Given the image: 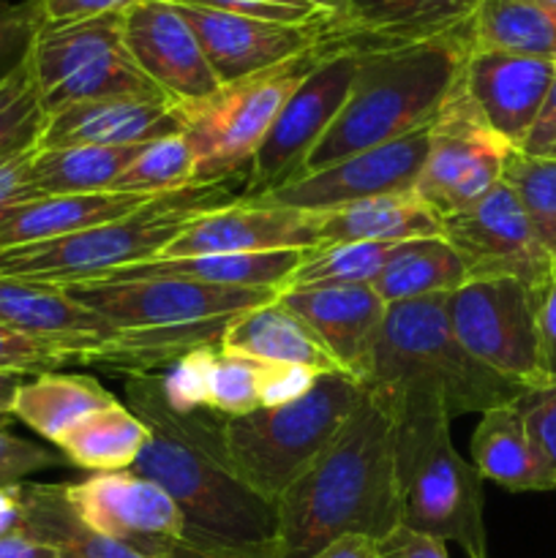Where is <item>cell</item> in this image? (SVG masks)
Segmentation results:
<instances>
[{"mask_svg": "<svg viewBox=\"0 0 556 558\" xmlns=\"http://www.w3.org/2000/svg\"><path fill=\"white\" fill-rule=\"evenodd\" d=\"M238 196L227 185H194L153 199L118 221L80 229L44 243L0 251V278L44 287H80L98 281L120 267L161 256V251L202 210L221 207Z\"/></svg>", "mask_w": 556, "mask_h": 558, "instance_id": "6", "label": "cell"}, {"mask_svg": "<svg viewBox=\"0 0 556 558\" xmlns=\"http://www.w3.org/2000/svg\"><path fill=\"white\" fill-rule=\"evenodd\" d=\"M125 407L147 425L150 439L129 472L158 485L183 512L185 529L227 543H273L276 507L240 483L227 458L221 414L174 412L158 374L125 379Z\"/></svg>", "mask_w": 556, "mask_h": 558, "instance_id": "2", "label": "cell"}, {"mask_svg": "<svg viewBox=\"0 0 556 558\" xmlns=\"http://www.w3.org/2000/svg\"><path fill=\"white\" fill-rule=\"evenodd\" d=\"M325 52L322 47L265 74L223 85L205 101L180 107L185 114L183 136L196 156V185H227V180L249 174L273 120Z\"/></svg>", "mask_w": 556, "mask_h": 558, "instance_id": "8", "label": "cell"}, {"mask_svg": "<svg viewBox=\"0 0 556 558\" xmlns=\"http://www.w3.org/2000/svg\"><path fill=\"white\" fill-rule=\"evenodd\" d=\"M123 44L142 74L178 107L221 90L200 38L169 0H142L123 11Z\"/></svg>", "mask_w": 556, "mask_h": 558, "instance_id": "17", "label": "cell"}, {"mask_svg": "<svg viewBox=\"0 0 556 558\" xmlns=\"http://www.w3.org/2000/svg\"><path fill=\"white\" fill-rule=\"evenodd\" d=\"M71 363V354L58 343L38 341V338L16 332L11 327L0 325V374L16 376H41L52 374L60 365Z\"/></svg>", "mask_w": 556, "mask_h": 558, "instance_id": "43", "label": "cell"}, {"mask_svg": "<svg viewBox=\"0 0 556 558\" xmlns=\"http://www.w3.org/2000/svg\"><path fill=\"white\" fill-rule=\"evenodd\" d=\"M325 343L343 374L365 381L387 319V303L371 287H305L278 294Z\"/></svg>", "mask_w": 556, "mask_h": 558, "instance_id": "22", "label": "cell"}, {"mask_svg": "<svg viewBox=\"0 0 556 558\" xmlns=\"http://www.w3.org/2000/svg\"><path fill=\"white\" fill-rule=\"evenodd\" d=\"M47 114L76 104L167 98L131 60L123 14L38 27L27 52Z\"/></svg>", "mask_w": 556, "mask_h": 558, "instance_id": "9", "label": "cell"}, {"mask_svg": "<svg viewBox=\"0 0 556 558\" xmlns=\"http://www.w3.org/2000/svg\"><path fill=\"white\" fill-rule=\"evenodd\" d=\"M273 507L281 558H314L349 534L379 543L401 526L390 403L363 385L336 439Z\"/></svg>", "mask_w": 556, "mask_h": 558, "instance_id": "1", "label": "cell"}, {"mask_svg": "<svg viewBox=\"0 0 556 558\" xmlns=\"http://www.w3.org/2000/svg\"><path fill=\"white\" fill-rule=\"evenodd\" d=\"M118 398L85 374H41L22 381L14 396V417L58 445L60 436L74 428L87 414L107 409Z\"/></svg>", "mask_w": 556, "mask_h": 558, "instance_id": "33", "label": "cell"}, {"mask_svg": "<svg viewBox=\"0 0 556 558\" xmlns=\"http://www.w3.org/2000/svg\"><path fill=\"white\" fill-rule=\"evenodd\" d=\"M38 27L33 0H0V80L27 58Z\"/></svg>", "mask_w": 556, "mask_h": 558, "instance_id": "45", "label": "cell"}, {"mask_svg": "<svg viewBox=\"0 0 556 558\" xmlns=\"http://www.w3.org/2000/svg\"><path fill=\"white\" fill-rule=\"evenodd\" d=\"M65 292L107 319L114 330H178L229 322L251 308L278 300V289L213 287L178 278L142 281H93L65 287Z\"/></svg>", "mask_w": 556, "mask_h": 558, "instance_id": "11", "label": "cell"}, {"mask_svg": "<svg viewBox=\"0 0 556 558\" xmlns=\"http://www.w3.org/2000/svg\"><path fill=\"white\" fill-rule=\"evenodd\" d=\"M153 199L158 196L76 194L16 202V205L0 210V251L44 243V240L80 232V229L118 221V218L142 210Z\"/></svg>", "mask_w": 556, "mask_h": 558, "instance_id": "24", "label": "cell"}, {"mask_svg": "<svg viewBox=\"0 0 556 558\" xmlns=\"http://www.w3.org/2000/svg\"><path fill=\"white\" fill-rule=\"evenodd\" d=\"M305 251H270V254H202L180 259H147L120 267L98 278L104 283L142 281V278H178V281L213 283V287L278 289L289 281ZM93 283V281H90Z\"/></svg>", "mask_w": 556, "mask_h": 558, "instance_id": "28", "label": "cell"}, {"mask_svg": "<svg viewBox=\"0 0 556 558\" xmlns=\"http://www.w3.org/2000/svg\"><path fill=\"white\" fill-rule=\"evenodd\" d=\"M472 463L480 477L516 494L554 490L551 474L545 472L529 439L518 401L480 414V423L472 434Z\"/></svg>", "mask_w": 556, "mask_h": 558, "instance_id": "29", "label": "cell"}, {"mask_svg": "<svg viewBox=\"0 0 556 558\" xmlns=\"http://www.w3.org/2000/svg\"><path fill=\"white\" fill-rule=\"evenodd\" d=\"M221 347H200L185 352L183 357L167 365L161 379V392L174 412H191V409L207 407V379H210L213 360Z\"/></svg>", "mask_w": 556, "mask_h": 558, "instance_id": "41", "label": "cell"}, {"mask_svg": "<svg viewBox=\"0 0 556 558\" xmlns=\"http://www.w3.org/2000/svg\"><path fill=\"white\" fill-rule=\"evenodd\" d=\"M322 213L234 199L191 218L189 227L161 251V259L202 254H270L319 248ZM158 259V256H156Z\"/></svg>", "mask_w": 556, "mask_h": 558, "instance_id": "19", "label": "cell"}, {"mask_svg": "<svg viewBox=\"0 0 556 558\" xmlns=\"http://www.w3.org/2000/svg\"><path fill=\"white\" fill-rule=\"evenodd\" d=\"M142 0H33L41 27L69 25V22L96 20L107 14H123Z\"/></svg>", "mask_w": 556, "mask_h": 558, "instance_id": "47", "label": "cell"}, {"mask_svg": "<svg viewBox=\"0 0 556 558\" xmlns=\"http://www.w3.org/2000/svg\"><path fill=\"white\" fill-rule=\"evenodd\" d=\"M221 352L273 365H298L316 374H343L325 343L281 300L234 316L221 332Z\"/></svg>", "mask_w": 556, "mask_h": 558, "instance_id": "25", "label": "cell"}, {"mask_svg": "<svg viewBox=\"0 0 556 558\" xmlns=\"http://www.w3.org/2000/svg\"><path fill=\"white\" fill-rule=\"evenodd\" d=\"M316 371L298 368V365H267L265 385H262V407H287V403H294L298 398H303L305 392L314 387ZM259 407V409H262Z\"/></svg>", "mask_w": 556, "mask_h": 558, "instance_id": "48", "label": "cell"}, {"mask_svg": "<svg viewBox=\"0 0 556 558\" xmlns=\"http://www.w3.org/2000/svg\"><path fill=\"white\" fill-rule=\"evenodd\" d=\"M20 521V505H16L14 488H0V534L9 532Z\"/></svg>", "mask_w": 556, "mask_h": 558, "instance_id": "56", "label": "cell"}, {"mask_svg": "<svg viewBox=\"0 0 556 558\" xmlns=\"http://www.w3.org/2000/svg\"><path fill=\"white\" fill-rule=\"evenodd\" d=\"M414 238H442V216L414 189L322 213L319 248L341 243L398 245Z\"/></svg>", "mask_w": 556, "mask_h": 558, "instance_id": "27", "label": "cell"}, {"mask_svg": "<svg viewBox=\"0 0 556 558\" xmlns=\"http://www.w3.org/2000/svg\"><path fill=\"white\" fill-rule=\"evenodd\" d=\"M169 3L221 11V14L251 16V20L283 22V25H319V22H330V16L322 9H316L311 0H169Z\"/></svg>", "mask_w": 556, "mask_h": 558, "instance_id": "42", "label": "cell"}, {"mask_svg": "<svg viewBox=\"0 0 556 558\" xmlns=\"http://www.w3.org/2000/svg\"><path fill=\"white\" fill-rule=\"evenodd\" d=\"M428 145L431 125H425V129L412 131L387 145L354 153L319 172L298 174L267 194L251 196L249 202L292 207V210L305 213H330L336 207L352 205V202L371 199V196L412 191L425 156H428Z\"/></svg>", "mask_w": 556, "mask_h": 558, "instance_id": "15", "label": "cell"}, {"mask_svg": "<svg viewBox=\"0 0 556 558\" xmlns=\"http://www.w3.org/2000/svg\"><path fill=\"white\" fill-rule=\"evenodd\" d=\"M194 174L196 156L185 136H169V140H158L142 147L140 156L114 180L109 194H178V191L194 189Z\"/></svg>", "mask_w": 556, "mask_h": 558, "instance_id": "36", "label": "cell"}, {"mask_svg": "<svg viewBox=\"0 0 556 558\" xmlns=\"http://www.w3.org/2000/svg\"><path fill=\"white\" fill-rule=\"evenodd\" d=\"M469 52L472 36L358 52L349 98L311 150L303 174L434 125L456 90Z\"/></svg>", "mask_w": 556, "mask_h": 558, "instance_id": "3", "label": "cell"}, {"mask_svg": "<svg viewBox=\"0 0 556 558\" xmlns=\"http://www.w3.org/2000/svg\"><path fill=\"white\" fill-rule=\"evenodd\" d=\"M31 156L33 150L25 153V156L0 161V210L22 202V189H25V174L27 167H31Z\"/></svg>", "mask_w": 556, "mask_h": 558, "instance_id": "52", "label": "cell"}, {"mask_svg": "<svg viewBox=\"0 0 556 558\" xmlns=\"http://www.w3.org/2000/svg\"><path fill=\"white\" fill-rule=\"evenodd\" d=\"M556 76V60L529 54L472 49L458 87L480 123L499 140L521 150L537 123Z\"/></svg>", "mask_w": 556, "mask_h": 558, "instance_id": "20", "label": "cell"}, {"mask_svg": "<svg viewBox=\"0 0 556 558\" xmlns=\"http://www.w3.org/2000/svg\"><path fill=\"white\" fill-rule=\"evenodd\" d=\"M501 180L521 202L543 248L556 259V156L510 150Z\"/></svg>", "mask_w": 556, "mask_h": 558, "instance_id": "39", "label": "cell"}, {"mask_svg": "<svg viewBox=\"0 0 556 558\" xmlns=\"http://www.w3.org/2000/svg\"><path fill=\"white\" fill-rule=\"evenodd\" d=\"M178 9L200 38L202 52L221 87L265 74L327 44V22L283 25V22L251 20V16L221 14L194 5H178Z\"/></svg>", "mask_w": 556, "mask_h": 558, "instance_id": "18", "label": "cell"}, {"mask_svg": "<svg viewBox=\"0 0 556 558\" xmlns=\"http://www.w3.org/2000/svg\"><path fill=\"white\" fill-rule=\"evenodd\" d=\"M385 401L396 417L401 526L442 543L461 545L469 558H488L483 477L474 463L458 456L450 439L452 420L445 403L420 396Z\"/></svg>", "mask_w": 556, "mask_h": 558, "instance_id": "5", "label": "cell"}, {"mask_svg": "<svg viewBox=\"0 0 556 558\" xmlns=\"http://www.w3.org/2000/svg\"><path fill=\"white\" fill-rule=\"evenodd\" d=\"M510 150L516 147L480 123L456 82V90L431 125L428 156L414 183V194L442 218L467 210L501 183Z\"/></svg>", "mask_w": 556, "mask_h": 558, "instance_id": "13", "label": "cell"}, {"mask_svg": "<svg viewBox=\"0 0 556 558\" xmlns=\"http://www.w3.org/2000/svg\"><path fill=\"white\" fill-rule=\"evenodd\" d=\"M14 496L20 505L16 526L49 545L58 558H145L87 526L71 507L65 483H20Z\"/></svg>", "mask_w": 556, "mask_h": 558, "instance_id": "30", "label": "cell"}, {"mask_svg": "<svg viewBox=\"0 0 556 558\" xmlns=\"http://www.w3.org/2000/svg\"><path fill=\"white\" fill-rule=\"evenodd\" d=\"M521 150L529 153V156H556V76L543 104V112H540L534 129L529 131Z\"/></svg>", "mask_w": 556, "mask_h": 558, "instance_id": "51", "label": "cell"}, {"mask_svg": "<svg viewBox=\"0 0 556 558\" xmlns=\"http://www.w3.org/2000/svg\"><path fill=\"white\" fill-rule=\"evenodd\" d=\"M354 71H358V52L333 49V52L322 54L319 63L287 98L267 136L262 140L259 150L254 153L249 185L240 194L243 199L267 194L276 185L303 174L311 150L319 145V140L327 134L333 120L341 112L343 101L349 98Z\"/></svg>", "mask_w": 556, "mask_h": 558, "instance_id": "12", "label": "cell"}, {"mask_svg": "<svg viewBox=\"0 0 556 558\" xmlns=\"http://www.w3.org/2000/svg\"><path fill=\"white\" fill-rule=\"evenodd\" d=\"M537 341H540V371L545 387L556 385V270L540 292L537 311Z\"/></svg>", "mask_w": 556, "mask_h": 558, "instance_id": "49", "label": "cell"}, {"mask_svg": "<svg viewBox=\"0 0 556 558\" xmlns=\"http://www.w3.org/2000/svg\"><path fill=\"white\" fill-rule=\"evenodd\" d=\"M145 145L136 147H55L33 150L25 174L22 202L41 196L109 194L114 180L125 172Z\"/></svg>", "mask_w": 556, "mask_h": 558, "instance_id": "31", "label": "cell"}, {"mask_svg": "<svg viewBox=\"0 0 556 558\" xmlns=\"http://www.w3.org/2000/svg\"><path fill=\"white\" fill-rule=\"evenodd\" d=\"M518 407H521L529 439H532L556 490V385L523 392L518 398Z\"/></svg>", "mask_w": 556, "mask_h": 558, "instance_id": "44", "label": "cell"}, {"mask_svg": "<svg viewBox=\"0 0 556 558\" xmlns=\"http://www.w3.org/2000/svg\"><path fill=\"white\" fill-rule=\"evenodd\" d=\"M185 114L169 98H118L76 104L47 114L38 150L55 147H136L180 136Z\"/></svg>", "mask_w": 556, "mask_h": 558, "instance_id": "23", "label": "cell"}, {"mask_svg": "<svg viewBox=\"0 0 556 558\" xmlns=\"http://www.w3.org/2000/svg\"><path fill=\"white\" fill-rule=\"evenodd\" d=\"M0 325L65 347L71 363H76V347L82 341L118 332L107 319L76 303L65 289L11 278H0Z\"/></svg>", "mask_w": 556, "mask_h": 558, "instance_id": "26", "label": "cell"}, {"mask_svg": "<svg viewBox=\"0 0 556 558\" xmlns=\"http://www.w3.org/2000/svg\"><path fill=\"white\" fill-rule=\"evenodd\" d=\"M540 292L516 278H469L447 294V319L458 341L501 379L543 390L537 341Z\"/></svg>", "mask_w": 556, "mask_h": 558, "instance_id": "10", "label": "cell"}, {"mask_svg": "<svg viewBox=\"0 0 556 558\" xmlns=\"http://www.w3.org/2000/svg\"><path fill=\"white\" fill-rule=\"evenodd\" d=\"M442 238L461 256L469 278H516L543 289L556 270L505 180L478 205L442 218Z\"/></svg>", "mask_w": 556, "mask_h": 558, "instance_id": "14", "label": "cell"}, {"mask_svg": "<svg viewBox=\"0 0 556 558\" xmlns=\"http://www.w3.org/2000/svg\"><path fill=\"white\" fill-rule=\"evenodd\" d=\"M150 430L125 403L98 409L65 430L55 447L69 463L90 472H129L145 450Z\"/></svg>", "mask_w": 556, "mask_h": 558, "instance_id": "34", "label": "cell"}, {"mask_svg": "<svg viewBox=\"0 0 556 558\" xmlns=\"http://www.w3.org/2000/svg\"><path fill=\"white\" fill-rule=\"evenodd\" d=\"M363 385L385 398H436L450 420L483 414L529 392L467 352L447 319V294L387 305L374 365Z\"/></svg>", "mask_w": 556, "mask_h": 558, "instance_id": "4", "label": "cell"}, {"mask_svg": "<svg viewBox=\"0 0 556 558\" xmlns=\"http://www.w3.org/2000/svg\"><path fill=\"white\" fill-rule=\"evenodd\" d=\"M316 9L325 11L330 16V22H338L343 16V9H347V0H311Z\"/></svg>", "mask_w": 556, "mask_h": 558, "instance_id": "57", "label": "cell"}, {"mask_svg": "<svg viewBox=\"0 0 556 558\" xmlns=\"http://www.w3.org/2000/svg\"><path fill=\"white\" fill-rule=\"evenodd\" d=\"M25 376L16 374H0V428H9L14 423V396Z\"/></svg>", "mask_w": 556, "mask_h": 558, "instance_id": "55", "label": "cell"}, {"mask_svg": "<svg viewBox=\"0 0 556 558\" xmlns=\"http://www.w3.org/2000/svg\"><path fill=\"white\" fill-rule=\"evenodd\" d=\"M467 281V267L445 238H414L392 245L371 289L387 305H396L452 294Z\"/></svg>", "mask_w": 556, "mask_h": 558, "instance_id": "32", "label": "cell"}, {"mask_svg": "<svg viewBox=\"0 0 556 558\" xmlns=\"http://www.w3.org/2000/svg\"><path fill=\"white\" fill-rule=\"evenodd\" d=\"M0 558H58L49 545L38 543L25 529L14 526L0 534Z\"/></svg>", "mask_w": 556, "mask_h": 558, "instance_id": "53", "label": "cell"}, {"mask_svg": "<svg viewBox=\"0 0 556 558\" xmlns=\"http://www.w3.org/2000/svg\"><path fill=\"white\" fill-rule=\"evenodd\" d=\"M360 398L363 381L349 374H322L294 403L223 417V447L240 483L276 505L278 496L336 439Z\"/></svg>", "mask_w": 556, "mask_h": 558, "instance_id": "7", "label": "cell"}, {"mask_svg": "<svg viewBox=\"0 0 556 558\" xmlns=\"http://www.w3.org/2000/svg\"><path fill=\"white\" fill-rule=\"evenodd\" d=\"M270 363L218 349L207 379V409L221 417H240L262 407V385Z\"/></svg>", "mask_w": 556, "mask_h": 558, "instance_id": "40", "label": "cell"}, {"mask_svg": "<svg viewBox=\"0 0 556 558\" xmlns=\"http://www.w3.org/2000/svg\"><path fill=\"white\" fill-rule=\"evenodd\" d=\"M44 125L47 109L25 58L0 80V161L36 150Z\"/></svg>", "mask_w": 556, "mask_h": 558, "instance_id": "38", "label": "cell"}, {"mask_svg": "<svg viewBox=\"0 0 556 558\" xmlns=\"http://www.w3.org/2000/svg\"><path fill=\"white\" fill-rule=\"evenodd\" d=\"M478 0H347L338 22H327L325 49L409 47L450 36H472Z\"/></svg>", "mask_w": 556, "mask_h": 558, "instance_id": "21", "label": "cell"}, {"mask_svg": "<svg viewBox=\"0 0 556 558\" xmlns=\"http://www.w3.org/2000/svg\"><path fill=\"white\" fill-rule=\"evenodd\" d=\"M314 558H379V545H376V539L349 534V537H341L322 548Z\"/></svg>", "mask_w": 556, "mask_h": 558, "instance_id": "54", "label": "cell"}, {"mask_svg": "<svg viewBox=\"0 0 556 558\" xmlns=\"http://www.w3.org/2000/svg\"><path fill=\"white\" fill-rule=\"evenodd\" d=\"M65 494L87 526L145 558H158L185 534L178 505L131 472H93L80 483H65Z\"/></svg>", "mask_w": 556, "mask_h": 558, "instance_id": "16", "label": "cell"}, {"mask_svg": "<svg viewBox=\"0 0 556 558\" xmlns=\"http://www.w3.org/2000/svg\"><path fill=\"white\" fill-rule=\"evenodd\" d=\"M158 558H281L276 539L273 543H227V539L205 537L191 529L174 543L167 545Z\"/></svg>", "mask_w": 556, "mask_h": 558, "instance_id": "46", "label": "cell"}, {"mask_svg": "<svg viewBox=\"0 0 556 558\" xmlns=\"http://www.w3.org/2000/svg\"><path fill=\"white\" fill-rule=\"evenodd\" d=\"M379 558H450L447 556V543L436 537L412 532L407 526H398L379 539Z\"/></svg>", "mask_w": 556, "mask_h": 558, "instance_id": "50", "label": "cell"}, {"mask_svg": "<svg viewBox=\"0 0 556 558\" xmlns=\"http://www.w3.org/2000/svg\"><path fill=\"white\" fill-rule=\"evenodd\" d=\"M472 49L556 60V14L537 0H478Z\"/></svg>", "mask_w": 556, "mask_h": 558, "instance_id": "35", "label": "cell"}, {"mask_svg": "<svg viewBox=\"0 0 556 558\" xmlns=\"http://www.w3.org/2000/svg\"><path fill=\"white\" fill-rule=\"evenodd\" d=\"M392 245L382 243H341L305 251L298 270L283 289L305 287H371L379 276Z\"/></svg>", "mask_w": 556, "mask_h": 558, "instance_id": "37", "label": "cell"}]
</instances>
